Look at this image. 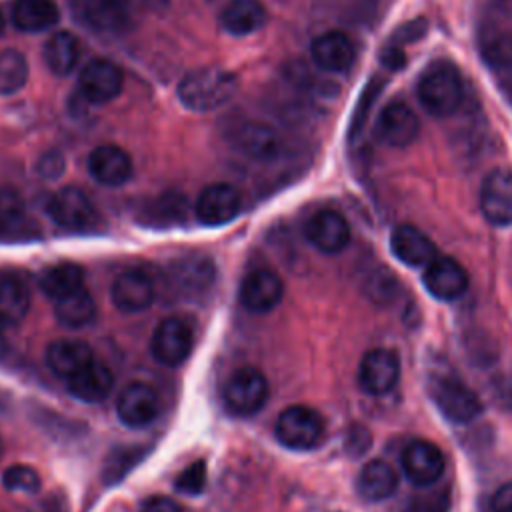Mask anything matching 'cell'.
I'll use <instances>...</instances> for the list:
<instances>
[{
  "label": "cell",
  "instance_id": "obj_1",
  "mask_svg": "<svg viewBox=\"0 0 512 512\" xmlns=\"http://www.w3.org/2000/svg\"><path fill=\"white\" fill-rule=\"evenodd\" d=\"M416 96L430 116H452L464 98V84L458 66L444 58L432 60L418 78Z\"/></svg>",
  "mask_w": 512,
  "mask_h": 512
},
{
  "label": "cell",
  "instance_id": "obj_2",
  "mask_svg": "<svg viewBox=\"0 0 512 512\" xmlns=\"http://www.w3.org/2000/svg\"><path fill=\"white\" fill-rule=\"evenodd\" d=\"M236 90L238 78L234 72L222 66H202L180 80L178 98L192 112H210L230 102Z\"/></svg>",
  "mask_w": 512,
  "mask_h": 512
},
{
  "label": "cell",
  "instance_id": "obj_3",
  "mask_svg": "<svg viewBox=\"0 0 512 512\" xmlns=\"http://www.w3.org/2000/svg\"><path fill=\"white\" fill-rule=\"evenodd\" d=\"M430 398L444 418L456 424L472 422L480 412L482 404L472 388H468L458 376L444 374L430 380Z\"/></svg>",
  "mask_w": 512,
  "mask_h": 512
},
{
  "label": "cell",
  "instance_id": "obj_4",
  "mask_svg": "<svg viewBox=\"0 0 512 512\" xmlns=\"http://www.w3.org/2000/svg\"><path fill=\"white\" fill-rule=\"evenodd\" d=\"M274 434L290 450H310L324 436V420L314 408L294 404L278 414Z\"/></svg>",
  "mask_w": 512,
  "mask_h": 512
},
{
  "label": "cell",
  "instance_id": "obj_5",
  "mask_svg": "<svg viewBox=\"0 0 512 512\" xmlns=\"http://www.w3.org/2000/svg\"><path fill=\"white\" fill-rule=\"evenodd\" d=\"M268 380L254 366H242L234 370L222 390L224 406L236 416L256 414L268 400Z\"/></svg>",
  "mask_w": 512,
  "mask_h": 512
},
{
  "label": "cell",
  "instance_id": "obj_6",
  "mask_svg": "<svg viewBox=\"0 0 512 512\" xmlns=\"http://www.w3.org/2000/svg\"><path fill=\"white\" fill-rule=\"evenodd\" d=\"M46 212L60 228L70 232H88L100 222V214L92 200L74 186L54 192L46 204Z\"/></svg>",
  "mask_w": 512,
  "mask_h": 512
},
{
  "label": "cell",
  "instance_id": "obj_7",
  "mask_svg": "<svg viewBox=\"0 0 512 512\" xmlns=\"http://www.w3.org/2000/svg\"><path fill=\"white\" fill-rule=\"evenodd\" d=\"M72 16L96 34H118L130 22L126 0H66Z\"/></svg>",
  "mask_w": 512,
  "mask_h": 512
},
{
  "label": "cell",
  "instance_id": "obj_8",
  "mask_svg": "<svg viewBox=\"0 0 512 512\" xmlns=\"http://www.w3.org/2000/svg\"><path fill=\"white\" fill-rule=\"evenodd\" d=\"M194 330L180 316L164 318L150 340L152 356L164 366H180L192 352Z\"/></svg>",
  "mask_w": 512,
  "mask_h": 512
},
{
  "label": "cell",
  "instance_id": "obj_9",
  "mask_svg": "<svg viewBox=\"0 0 512 512\" xmlns=\"http://www.w3.org/2000/svg\"><path fill=\"white\" fill-rule=\"evenodd\" d=\"M230 144L248 158L274 160L282 154L284 140L280 132L264 122L242 120L228 128Z\"/></svg>",
  "mask_w": 512,
  "mask_h": 512
},
{
  "label": "cell",
  "instance_id": "obj_10",
  "mask_svg": "<svg viewBox=\"0 0 512 512\" xmlns=\"http://www.w3.org/2000/svg\"><path fill=\"white\" fill-rule=\"evenodd\" d=\"M418 132V116L404 100H390L384 104L374 122V136L392 148L410 146L418 138Z\"/></svg>",
  "mask_w": 512,
  "mask_h": 512
},
{
  "label": "cell",
  "instance_id": "obj_11",
  "mask_svg": "<svg viewBox=\"0 0 512 512\" xmlns=\"http://www.w3.org/2000/svg\"><path fill=\"white\" fill-rule=\"evenodd\" d=\"M404 476L418 488L432 486L440 480L446 468L444 452L430 440H412L400 456Z\"/></svg>",
  "mask_w": 512,
  "mask_h": 512
},
{
  "label": "cell",
  "instance_id": "obj_12",
  "mask_svg": "<svg viewBox=\"0 0 512 512\" xmlns=\"http://www.w3.org/2000/svg\"><path fill=\"white\" fill-rule=\"evenodd\" d=\"M124 86V76L118 64L108 58L90 60L78 76V90L86 102L104 104L114 100Z\"/></svg>",
  "mask_w": 512,
  "mask_h": 512
},
{
  "label": "cell",
  "instance_id": "obj_13",
  "mask_svg": "<svg viewBox=\"0 0 512 512\" xmlns=\"http://www.w3.org/2000/svg\"><path fill=\"white\" fill-rule=\"evenodd\" d=\"M400 380V360L390 348L368 350L358 366V384L372 396L388 394Z\"/></svg>",
  "mask_w": 512,
  "mask_h": 512
},
{
  "label": "cell",
  "instance_id": "obj_14",
  "mask_svg": "<svg viewBox=\"0 0 512 512\" xmlns=\"http://www.w3.org/2000/svg\"><path fill=\"white\" fill-rule=\"evenodd\" d=\"M480 212L492 226L512 224V170H490L480 186Z\"/></svg>",
  "mask_w": 512,
  "mask_h": 512
},
{
  "label": "cell",
  "instance_id": "obj_15",
  "mask_svg": "<svg viewBox=\"0 0 512 512\" xmlns=\"http://www.w3.org/2000/svg\"><path fill=\"white\" fill-rule=\"evenodd\" d=\"M116 414L128 428H144L160 414V396L146 382H130L116 400Z\"/></svg>",
  "mask_w": 512,
  "mask_h": 512
},
{
  "label": "cell",
  "instance_id": "obj_16",
  "mask_svg": "<svg viewBox=\"0 0 512 512\" xmlns=\"http://www.w3.org/2000/svg\"><path fill=\"white\" fill-rule=\"evenodd\" d=\"M112 302L118 310L134 314L146 310L156 298L154 278L142 268H126L122 270L110 290Z\"/></svg>",
  "mask_w": 512,
  "mask_h": 512
},
{
  "label": "cell",
  "instance_id": "obj_17",
  "mask_svg": "<svg viewBox=\"0 0 512 512\" xmlns=\"http://www.w3.org/2000/svg\"><path fill=\"white\" fill-rule=\"evenodd\" d=\"M242 208L240 192L226 182L208 184L196 200V218L204 226H222L232 222Z\"/></svg>",
  "mask_w": 512,
  "mask_h": 512
},
{
  "label": "cell",
  "instance_id": "obj_18",
  "mask_svg": "<svg viewBox=\"0 0 512 512\" xmlns=\"http://www.w3.org/2000/svg\"><path fill=\"white\" fill-rule=\"evenodd\" d=\"M284 284L280 276L268 268H254L250 270L238 290V298L242 306L254 314H264L276 308L282 300Z\"/></svg>",
  "mask_w": 512,
  "mask_h": 512
},
{
  "label": "cell",
  "instance_id": "obj_19",
  "mask_svg": "<svg viewBox=\"0 0 512 512\" xmlns=\"http://www.w3.org/2000/svg\"><path fill=\"white\" fill-rule=\"evenodd\" d=\"M304 234L316 250L324 254H338L350 242V224L340 212L326 208L314 212L306 220Z\"/></svg>",
  "mask_w": 512,
  "mask_h": 512
},
{
  "label": "cell",
  "instance_id": "obj_20",
  "mask_svg": "<svg viewBox=\"0 0 512 512\" xmlns=\"http://www.w3.org/2000/svg\"><path fill=\"white\" fill-rule=\"evenodd\" d=\"M424 288L438 300L450 302L468 290V274L462 264L450 256H436L424 266Z\"/></svg>",
  "mask_w": 512,
  "mask_h": 512
},
{
  "label": "cell",
  "instance_id": "obj_21",
  "mask_svg": "<svg viewBox=\"0 0 512 512\" xmlns=\"http://www.w3.org/2000/svg\"><path fill=\"white\" fill-rule=\"evenodd\" d=\"M88 172L102 186H122L134 174L132 158L126 150L114 144L96 146L88 156Z\"/></svg>",
  "mask_w": 512,
  "mask_h": 512
},
{
  "label": "cell",
  "instance_id": "obj_22",
  "mask_svg": "<svg viewBox=\"0 0 512 512\" xmlns=\"http://www.w3.org/2000/svg\"><path fill=\"white\" fill-rule=\"evenodd\" d=\"M390 250L402 264L410 268H422L438 256L434 242L412 224H398L392 230Z\"/></svg>",
  "mask_w": 512,
  "mask_h": 512
},
{
  "label": "cell",
  "instance_id": "obj_23",
  "mask_svg": "<svg viewBox=\"0 0 512 512\" xmlns=\"http://www.w3.org/2000/svg\"><path fill=\"white\" fill-rule=\"evenodd\" d=\"M310 56L314 64L326 72H346L354 62L356 50L344 32L330 30L312 40Z\"/></svg>",
  "mask_w": 512,
  "mask_h": 512
},
{
  "label": "cell",
  "instance_id": "obj_24",
  "mask_svg": "<svg viewBox=\"0 0 512 512\" xmlns=\"http://www.w3.org/2000/svg\"><path fill=\"white\" fill-rule=\"evenodd\" d=\"M396 488H398V472L390 462L382 458L368 460L356 478V490L368 502L386 500L396 492Z\"/></svg>",
  "mask_w": 512,
  "mask_h": 512
},
{
  "label": "cell",
  "instance_id": "obj_25",
  "mask_svg": "<svg viewBox=\"0 0 512 512\" xmlns=\"http://www.w3.org/2000/svg\"><path fill=\"white\" fill-rule=\"evenodd\" d=\"M114 386V374L106 364L92 360L74 376L68 378V390L74 398L82 402H100L104 400Z\"/></svg>",
  "mask_w": 512,
  "mask_h": 512
},
{
  "label": "cell",
  "instance_id": "obj_26",
  "mask_svg": "<svg viewBox=\"0 0 512 512\" xmlns=\"http://www.w3.org/2000/svg\"><path fill=\"white\" fill-rule=\"evenodd\" d=\"M90 362H92V348L82 340L60 338V340H54L46 350L48 368L56 376H62L66 380Z\"/></svg>",
  "mask_w": 512,
  "mask_h": 512
},
{
  "label": "cell",
  "instance_id": "obj_27",
  "mask_svg": "<svg viewBox=\"0 0 512 512\" xmlns=\"http://www.w3.org/2000/svg\"><path fill=\"white\" fill-rule=\"evenodd\" d=\"M266 20L260 0H230L220 12V26L232 36H248Z\"/></svg>",
  "mask_w": 512,
  "mask_h": 512
},
{
  "label": "cell",
  "instance_id": "obj_28",
  "mask_svg": "<svg viewBox=\"0 0 512 512\" xmlns=\"http://www.w3.org/2000/svg\"><path fill=\"white\" fill-rule=\"evenodd\" d=\"M10 18L22 32H42L58 22V8L52 0H14Z\"/></svg>",
  "mask_w": 512,
  "mask_h": 512
},
{
  "label": "cell",
  "instance_id": "obj_29",
  "mask_svg": "<svg viewBox=\"0 0 512 512\" xmlns=\"http://www.w3.org/2000/svg\"><path fill=\"white\" fill-rule=\"evenodd\" d=\"M42 58H44V64L48 66V70L52 74H58V76H64L68 72L74 70V66L78 64V58H80V42L78 38L68 32V30H60V32H54L46 44H44V50H42Z\"/></svg>",
  "mask_w": 512,
  "mask_h": 512
},
{
  "label": "cell",
  "instance_id": "obj_30",
  "mask_svg": "<svg viewBox=\"0 0 512 512\" xmlns=\"http://www.w3.org/2000/svg\"><path fill=\"white\" fill-rule=\"evenodd\" d=\"M54 316L62 326L82 328L96 316V302L86 286L54 300Z\"/></svg>",
  "mask_w": 512,
  "mask_h": 512
},
{
  "label": "cell",
  "instance_id": "obj_31",
  "mask_svg": "<svg viewBox=\"0 0 512 512\" xmlns=\"http://www.w3.org/2000/svg\"><path fill=\"white\" fill-rule=\"evenodd\" d=\"M82 286L84 270L78 264H56L40 274V288L52 302Z\"/></svg>",
  "mask_w": 512,
  "mask_h": 512
},
{
  "label": "cell",
  "instance_id": "obj_32",
  "mask_svg": "<svg viewBox=\"0 0 512 512\" xmlns=\"http://www.w3.org/2000/svg\"><path fill=\"white\" fill-rule=\"evenodd\" d=\"M30 308V292L16 278L0 280V324L20 322Z\"/></svg>",
  "mask_w": 512,
  "mask_h": 512
},
{
  "label": "cell",
  "instance_id": "obj_33",
  "mask_svg": "<svg viewBox=\"0 0 512 512\" xmlns=\"http://www.w3.org/2000/svg\"><path fill=\"white\" fill-rule=\"evenodd\" d=\"M144 218L150 226H174L186 218V198L180 194H162L148 202L144 208Z\"/></svg>",
  "mask_w": 512,
  "mask_h": 512
},
{
  "label": "cell",
  "instance_id": "obj_34",
  "mask_svg": "<svg viewBox=\"0 0 512 512\" xmlns=\"http://www.w3.org/2000/svg\"><path fill=\"white\" fill-rule=\"evenodd\" d=\"M26 224L28 214L22 196L10 186H0V234H20L26 230Z\"/></svg>",
  "mask_w": 512,
  "mask_h": 512
},
{
  "label": "cell",
  "instance_id": "obj_35",
  "mask_svg": "<svg viewBox=\"0 0 512 512\" xmlns=\"http://www.w3.org/2000/svg\"><path fill=\"white\" fill-rule=\"evenodd\" d=\"M28 80V62L22 52L8 48L0 52V96L18 92Z\"/></svg>",
  "mask_w": 512,
  "mask_h": 512
},
{
  "label": "cell",
  "instance_id": "obj_36",
  "mask_svg": "<svg viewBox=\"0 0 512 512\" xmlns=\"http://www.w3.org/2000/svg\"><path fill=\"white\" fill-rule=\"evenodd\" d=\"M484 60L498 70L512 68V34L494 32L482 40Z\"/></svg>",
  "mask_w": 512,
  "mask_h": 512
},
{
  "label": "cell",
  "instance_id": "obj_37",
  "mask_svg": "<svg viewBox=\"0 0 512 512\" xmlns=\"http://www.w3.org/2000/svg\"><path fill=\"white\" fill-rule=\"evenodd\" d=\"M406 500L402 512H446L450 508V492L448 490H432L430 486Z\"/></svg>",
  "mask_w": 512,
  "mask_h": 512
},
{
  "label": "cell",
  "instance_id": "obj_38",
  "mask_svg": "<svg viewBox=\"0 0 512 512\" xmlns=\"http://www.w3.org/2000/svg\"><path fill=\"white\" fill-rule=\"evenodd\" d=\"M2 484L12 492H34L40 486V476L32 466L12 464L2 472Z\"/></svg>",
  "mask_w": 512,
  "mask_h": 512
},
{
  "label": "cell",
  "instance_id": "obj_39",
  "mask_svg": "<svg viewBox=\"0 0 512 512\" xmlns=\"http://www.w3.org/2000/svg\"><path fill=\"white\" fill-rule=\"evenodd\" d=\"M206 462L204 460H194L192 464H188L180 476L176 478L174 486L178 492H184V494H200L206 486Z\"/></svg>",
  "mask_w": 512,
  "mask_h": 512
},
{
  "label": "cell",
  "instance_id": "obj_40",
  "mask_svg": "<svg viewBox=\"0 0 512 512\" xmlns=\"http://www.w3.org/2000/svg\"><path fill=\"white\" fill-rule=\"evenodd\" d=\"M380 86H382L380 80L372 78V82H368V86L364 88V92H362V96H360V100L356 104L352 122H350V136L352 138L362 130V126L366 122V116H368V112H370V108H372V104H374V100H376V96L380 92Z\"/></svg>",
  "mask_w": 512,
  "mask_h": 512
},
{
  "label": "cell",
  "instance_id": "obj_41",
  "mask_svg": "<svg viewBox=\"0 0 512 512\" xmlns=\"http://www.w3.org/2000/svg\"><path fill=\"white\" fill-rule=\"evenodd\" d=\"M424 34H426V20H424V18H416V20H410V22L402 24L400 28H396V32L392 34V38H390L388 42L404 48V44L416 42V40H420Z\"/></svg>",
  "mask_w": 512,
  "mask_h": 512
},
{
  "label": "cell",
  "instance_id": "obj_42",
  "mask_svg": "<svg viewBox=\"0 0 512 512\" xmlns=\"http://www.w3.org/2000/svg\"><path fill=\"white\" fill-rule=\"evenodd\" d=\"M380 62H382V66H386L388 70H402V68L406 66L404 48L388 42V44L382 46V50H380Z\"/></svg>",
  "mask_w": 512,
  "mask_h": 512
},
{
  "label": "cell",
  "instance_id": "obj_43",
  "mask_svg": "<svg viewBox=\"0 0 512 512\" xmlns=\"http://www.w3.org/2000/svg\"><path fill=\"white\" fill-rule=\"evenodd\" d=\"M64 170V160L60 154L56 152H50V154H44L38 162V172L44 176V178H58Z\"/></svg>",
  "mask_w": 512,
  "mask_h": 512
},
{
  "label": "cell",
  "instance_id": "obj_44",
  "mask_svg": "<svg viewBox=\"0 0 512 512\" xmlns=\"http://www.w3.org/2000/svg\"><path fill=\"white\" fill-rule=\"evenodd\" d=\"M490 508L492 512H512V482H506L500 488H496L490 500Z\"/></svg>",
  "mask_w": 512,
  "mask_h": 512
},
{
  "label": "cell",
  "instance_id": "obj_45",
  "mask_svg": "<svg viewBox=\"0 0 512 512\" xmlns=\"http://www.w3.org/2000/svg\"><path fill=\"white\" fill-rule=\"evenodd\" d=\"M142 512H182L180 506L168 496H152L144 502Z\"/></svg>",
  "mask_w": 512,
  "mask_h": 512
},
{
  "label": "cell",
  "instance_id": "obj_46",
  "mask_svg": "<svg viewBox=\"0 0 512 512\" xmlns=\"http://www.w3.org/2000/svg\"><path fill=\"white\" fill-rule=\"evenodd\" d=\"M4 352H6V342H4V336H2V332H0V358L4 356Z\"/></svg>",
  "mask_w": 512,
  "mask_h": 512
},
{
  "label": "cell",
  "instance_id": "obj_47",
  "mask_svg": "<svg viewBox=\"0 0 512 512\" xmlns=\"http://www.w3.org/2000/svg\"><path fill=\"white\" fill-rule=\"evenodd\" d=\"M4 30V16H2V10H0V32Z\"/></svg>",
  "mask_w": 512,
  "mask_h": 512
},
{
  "label": "cell",
  "instance_id": "obj_48",
  "mask_svg": "<svg viewBox=\"0 0 512 512\" xmlns=\"http://www.w3.org/2000/svg\"><path fill=\"white\" fill-rule=\"evenodd\" d=\"M2 452H4V442H2V438H0V456H2Z\"/></svg>",
  "mask_w": 512,
  "mask_h": 512
}]
</instances>
